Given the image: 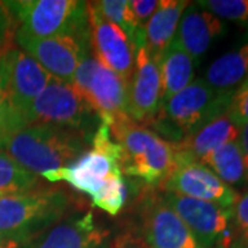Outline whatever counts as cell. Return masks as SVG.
Instances as JSON below:
<instances>
[{"label": "cell", "instance_id": "1", "mask_svg": "<svg viewBox=\"0 0 248 248\" xmlns=\"http://www.w3.org/2000/svg\"><path fill=\"white\" fill-rule=\"evenodd\" d=\"M87 135L48 124L25 125L10 137L4 153L24 170L45 177L68 167L86 152Z\"/></svg>", "mask_w": 248, "mask_h": 248}, {"label": "cell", "instance_id": "2", "mask_svg": "<svg viewBox=\"0 0 248 248\" xmlns=\"http://www.w3.org/2000/svg\"><path fill=\"white\" fill-rule=\"evenodd\" d=\"M122 148V172L140 178L149 185H160L175 167L177 148L159 134L127 119L110 128Z\"/></svg>", "mask_w": 248, "mask_h": 248}, {"label": "cell", "instance_id": "3", "mask_svg": "<svg viewBox=\"0 0 248 248\" xmlns=\"http://www.w3.org/2000/svg\"><path fill=\"white\" fill-rule=\"evenodd\" d=\"M69 207L71 197L58 189L0 196V233L28 244L60 221Z\"/></svg>", "mask_w": 248, "mask_h": 248}, {"label": "cell", "instance_id": "4", "mask_svg": "<svg viewBox=\"0 0 248 248\" xmlns=\"http://www.w3.org/2000/svg\"><path fill=\"white\" fill-rule=\"evenodd\" d=\"M24 33L35 37L89 36L87 1L78 0H18L4 1Z\"/></svg>", "mask_w": 248, "mask_h": 248}, {"label": "cell", "instance_id": "5", "mask_svg": "<svg viewBox=\"0 0 248 248\" xmlns=\"http://www.w3.org/2000/svg\"><path fill=\"white\" fill-rule=\"evenodd\" d=\"M72 86L109 128L131 119L128 112V83L104 66L94 55L89 54L80 62Z\"/></svg>", "mask_w": 248, "mask_h": 248}, {"label": "cell", "instance_id": "6", "mask_svg": "<svg viewBox=\"0 0 248 248\" xmlns=\"http://www.w3.org/2000/svg\"><path fill=\"white\" fill-rule=\"evenodd\" d=\"M91 145L93 149L84 152L68 167L50 172L43 178L48 182L65 181L90 197L95 195L108 178L123 174L120 169L122 148L112 140L110 128L102 122L93 134Z\"/></svg>", "mask_w": 248, "mask_h": 248}, {"label": "cell", "instance_id": "7", "mask_svg": "<svg viewBox=\"0 0 248 248\" xmlns=\"http://www.w3.org/2000/svg\"><path fill=\"white\" fill-rule=\"evenodd\" d=\"M232 98V93L217 91L205 80H193L187 87L161 104V117L174 125V137L181 142L218 116L226 113Z\"/></svg>", "mask_w": 248, "mask_h": 248}, {"label": "cell", "instance_id": "8", "mask_svg": "<svg viewBox=\"0 0 248 248\" xmlns=\"http://www.w3.org/2000/svg\"><path fill=\"white\" fill-rule=\"evenodd\" d=\"M97 117V113L72 83L51 78L28 109L24 122L25 125L48 124L69 128L89 137Z\"/></svg>", "mask_w": 248, "mask_h": 248}, {"label": "cell", "instance_id": "9", "mask_svg": "<svg viewBox=\"0 0 248 248\" xmlns=\"http://www.w3.org/2000/svg\"><path fill=\"white\" fill-rule=\"evenodd\" d=\"M177 148V146H175ZM164 193L185 196L233 210L239 195L202 161L177 148L175 167L161 184Z\"/></svg>", "mask_w": 248, "mask_h": 248}, {"label": "cell", "instance_id": "10", "mask_svg": "<svg viewBox=\"0 0 248 248\" xmlns=\"http://www.w3.org/2000/svg\"><path fill=\"white\" fill-rule=\"evenodd\" d=\"M19 48L32 57L55 79L72 83L80 62L90 54L89 36L35 37L21 31L16 33Z\"/></svg>", "mask_w": 248, "mask_h": 248}, {"label": "cell", "instance_id": "11", "mask_svg": "<svg viewBox=\"0 0 248 248\" xmlns=\"http://www.w3.org/2000/svg\"><path fill=\"white\" fill-rule=\"evenodd\" d=\"M138 231L149 248H203L163 196L152 193L142 199Z\"/></svg>", "mask_w": 248, "mask_h": 248}, {"label": "cell", "instance_id": "12", "mask_svg": "<svg viewBox=\"0 0 248 248\" xmlns=\"http://www.w3.org/2000/svg\"><path fill=\"white\" fill-rule=\"evenodd\" d=\"M90 48L108 69L127 83L133 76L137 46L120 28L107 21L91 3H87Z\"/></svg>", "mask_w": 248, "mask_h": 248}, {"label": "cell", "instance_id": "13", "mask_svg": "<svg viewBox=\"0 0 248 248\" xmlns=\"http://www.w3.org/2000/svg\"><path fill=\"white\" fill-rule=\"evenodd\" d=\"M164 202L184 221L203 248H213L231 231L233 210L185 196L163 193Z\"/></svg>", "mask_w": 248, "mask_h": 248}, {"label": "cell", "instance_id": "14", "mask_svg": "<svg viewBox=\"0 0 248 248\" xmlns=\"http://www.w3.org/2000/svg\"><path fill=\"white\" fill-rule=\"evenodd\" d=\"M1 60L11 104L24 120L28 109L48 84L51 76L21 48L7 47L1 51Z\"/></svg>", "mask_w": 248, "mask_h": 248}, {"label": "cell", "instance_id": "15", "mask_svg": "<svg viewBox=\"0 0 248 248\" xmlns=\"http://www.w3.org/2000/svg\"><path fill=\"white\" fill-rule=\"evenodd\" d=\"M161 78L159 62L142 45L137 48L135 66L128 81V112L137 123H149L161 108Z\"/></svg>", "mask_w": 248, "mask_h": 248}, {"label": "cell", "instance_id": "16", "mask_svg": "<svg viewBox=\"0 0 248 248\" xmlns=\"http://www.w3.org/2000/svg\"><path fill=\"white\" fill-rule=\"evenodd\" d=\"M109 233L95 223L91 211L48 229L31 248H108Z\"/></svg>", "mask_w": 248, "mask_h": 248}, {"label": "cell", "instance_id": "17", "mask_svg": "<svg viewBox=\"0 0 248 248\" xmlns=\"http://www.w3.org/2000/svg\"><path fill=\"white\" fill-rule=\"evenodd\" d=\"M225 32L226 27L222 19L197 6H187L179 21L175 40L195 61Z\"/></svg>", "mask_w": 248, "mask_h": 248}, {"label": "cell", "instance_id": "18", "mask_svg": "<svg viewBox=\"0 0 248 248\" xmlns=\"http://www.w3.org/2000/svg\"><path fill=\"white\" fill-rule=\"evenodd\" d=\"M189 4L186 0H161L143 27V46L157 62L161 53L175 39L179 21Z\"/></svg>", "mask_w": 248, "mask_h": 248}, {"label": "cell", "instance_id": "19", "mask_svg": "<svg viewBox=\"0 0 248 248\" xmlns=\"http://www.w3.org/2000/svg\"><path fill=\"white\" fill-rule=\"evenodd\" d=\"M241 128L231 120L228 112L218 116L213 122L205 124L200 130L192 135L184 138L181 142H174L175 146L181 151L187 152L199 161L205 155L211 153L222 145L229 142L237 141Z\"/></svg>", "mask_w": 248, "mask_h": 248}, {"label": "cell", "instance_id": "20", "mask_svg": "<svg viewBox=\"0 0 248 248\" xmlns=\"http://www.w3.org/2000/svg\"><path fill=\"white\" fill-rule=\"evenodd\" d=\"M159 68L163 102L187 87L195 78V61L175 39L159 57Z\"/></svg>", "mask_w": 248, "mask_h": 248}, {"label": "cell", "instance_id": "21", "mask_svg": "<svg viewBox=\"0 0 248 248\" xmlns=\"http://www.w3.org/2000/svg\"><path fill=\"white\" fill-rule=\"evenodd\" d=\"M247 76L248 37L246 42L221 55L208 66L205 83L217 91L234 94Z\"/></svg>", "mask_w": 248, "mask_h": 248}, {"label": "cell", "instance_id": "22", "mask_svg": "<svg viewBox=\"0 0 248 248\" xmlns=\"http://www.w3.org/2000/svg\"><path fill=\"white\" fill-rule=\"evenodd\" d=\"M200 161L226 185H239L247 179L248 171L239 141L222 145L221 148L205 155Z\"/></svg>", "mask_w": 248, "mask_h": 248}, {"label": "cell", "instance_id": "23", "mask_svg": "<svg viewBox=\"0 0 248 248\" xmlns=\"http://www.w3.org/2000/svg\"><path fill=\"white\" fill-rule=\"evenodd\" d=\"M39 186V177L18 166L0 152V196L24 193Z\"/></svg>", "mask_w": 248, "mask_h": 248}, {"label": "cell", "instance_id": "24", "mask_svg": "<svg viewBox=\"0 0 248 248\" xmlns=\"http://www.w3.org/2000/svg\"><path fill=\"white\" fill-rule=\"evenodd\" d=\"M91 4L107 21L115 24L123 32H125L135 45L137 35L142 28H140L138 22L134 18L128 6V0H102L94 1Z\"/></svg>", "mask_w": 248, "mask_h": 248}, {"label": "cell", "instance_id": "25", "mask_svg": "<svg viewBox=\"0 0 248 248\" xmlns=\"http://www.w3.org/2000/svg\"><path fill=\"white\" fill-rule=\"evenodd\" d=\"M127 200V187L123 179V174H115L109 177L101 186L94 196H91V202L94 207L105 211L109 215H117Z\"/></svg>", "mask_w": 248, "mask_h": 248}, {"label": "cell", "instance_id": "26", "mask_svg": "<svg viewBox=\"0 0 248 248\" xmlns=\"http://www.w3.org/2000/svg\"><path fill=\"white\" fill-rule=\"evenodd\" d=\"M22 127H25L24 120L18 115V112L14 109L10 99L7 81H6V72L3 66L1 51H0V148H4L10 137L16 131L21 130Z\"/></svg>", "mask_w": 248, "mask_h": 248}, {"label": "cell", "instance_id": "27", "mask_svg": "<svg viewBox=\"0 0 248 248\" xmlns=\"http://www.w3.org/2000/svg\"><path fill=\"white\" fill-rule=\"evenodd\" d=\"M196 6L219 19L248 22V0H202Z\"/></svg>", "mask_w": 248, "mask_h": 248}, {"label": "cell", "instance_id": "28", "mask_svg": "<svg viewBox=\"0 0 248 248\" xmlns=\"http://www.w3.org/2000/svg\"><path fill=\"white\" fill-rule=\"evenodd\" d=\"M234 239L232 248H248V192L239 196L233 207Z\"/></svg>", "mask_w": 248, "mask_h": 248}, {"label": "cell", "instance_id": "29", "mask_svg": "<svg viewBox=\"0 0 248 248\" xmlns=\"http://www.w3.org/2000/svg\"><path fill=\"white\" fill-rule=\"evenodd\" d=\"M228 116L237 127H243L248 123V89L237 90L232 98Z\"/></svg>", "mask_w": 248, "mask_h": 248}, {"label": "cell", "instance_id": "30", "mask_svg": "<svg viewBox=\"0 0 248 248\" xmlns=\"http://www.w3.org/2000/svg\"><path fill=\"white\" fill-rule=\"evenodd\" d=\"M128 6L140 28H143L157 9L159 0H131Z\"/></svg>", "mask_w": 248, "mask_h": 248}, {"label": "cell", "instance_id": "31", "mask_svg": "<svg viewBox=\"0 0 248 248\" xmlns=\"http://www.w3.org/2000/svg\"><path fill=\"white\" fill-rule=\"evenodd\" d=\"M13 24L14 19L11 17L9 9L6 7L4 1H0V51L10 47L7 42L13 33Z\"/></svg>", "mask_w": 248, "mask_h": 248}, {"label": "cell", "instance_id": "32", "mask_svg": "<svg viewBox=\"0 0 248 248\" xmlns=\"http://www.w3.org/2000/svg\"><path fill=\"white\" fill-rule=\"evenodd\" d=\"M113 248H149L138 236L127 233L116 240Z\"/></svg>", "mask_w": 248, "mask_h": 248}, {"label": "cell", "instance_id": "33", "mask_svg": "<svg viewBox=\"0 0 248 248\" xmlns=\"http://www.w3.org/2000/svg\"><path fill=\"white\" fill-rule=\"evenodd\" d=\"M239 145L241 153H243V157H244V163H246V169L248 171V123L244 124L241 127V131L239 135ZM248 175V174H247Z\"/></svg>", "mask_w": 248, "mask_h": 248}, {"label": "cell", "instance_id": "34", "mask_svg": "<svg viewBox=\"0 0 248 248\" xmlns=\"http://www.w3.org/2000/svg\"><path fill=\"white\" fill-rule=\"evenodd\" d=\"M25 246H28L27 243L0 233V248H24Z\"/></svg>", "mask_w": 248, "mask_h": 248}, {"label": "cell", "instance_id": "35", "mask_svg": "<svg viewBox=\"0 0 248 248\" xmlns=\"http://www.w3.org/2000/svg\"><path fill=\"white\" fill-rule=\"evenodd\" d=\"M246 89H248V76L246 78V80L243 81V84H241L237 90H246ZM237 90H236V91H237Z\"/></svg>", "mask_w": 248, "mask_h": 248}, {"label": "cell", "instance_id": "36", "mask_svg": "<svg viewBox=\"0 0 248 248\" xmlns=\"http://www.w3.org/2000/svg\"><path fill=\"white\" fill-rule=\"evenodd\" d=\"M247 181H248V175H247Z\"/></svg>", "mask_w": 248, "mask_h": 248}, {"label": "cell", "instance_id": "37", "mask_svg": "<svg viewBox=\"0 0 248 248\" xmlns=\"http://www.w3.org/2000/svg\"><path fill=\"white\" fill-rule=\"evenodd\" d=\"M1 51H3V50H1Z\"/></svg>", "mask_w": 248, "mask_h": 248}]
</instances>
